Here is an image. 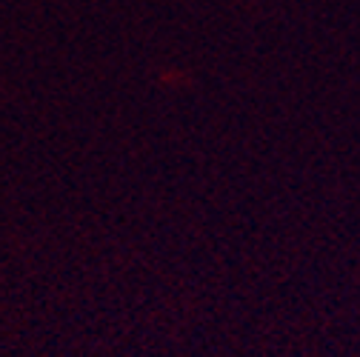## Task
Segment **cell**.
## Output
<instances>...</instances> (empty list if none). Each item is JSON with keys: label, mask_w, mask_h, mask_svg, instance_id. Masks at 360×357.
<instances>
[]
</instances>
